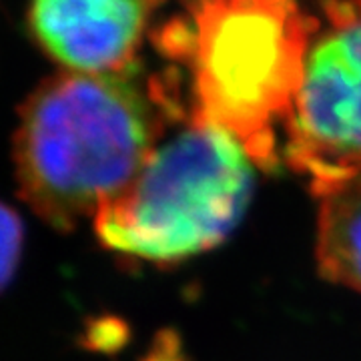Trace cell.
Wrapping results in <instances>:
<instances>
[{
	"instance_id": "1",
	"label": "cell",
	"mask_w": 361,
	"mask_h": 361,
	"mask_svg": "<svg viewBox=\"0 0 361 361\" xmlns=\"http://www.w3.org/2000/svg\"><path fill=\"white\" fill-rule=\"evenodd\" d=\"M167 104L129 75L61 73L20 109L14 141L20 193L59 229L94 217L155 151Z\"/></svg>"
},
{
	"instance_id": "3",
	"label": "cell",
	"mask_w": 361,
	"mask_h": 361,
	"mask_svg": "<svg viewBox=\"0 0 361 361\" xmlns=\"http://www.w3.org/2000/svg\"><path fill=\"white\" fill-rule=\"evenodd\" d=\"M253 165L227 130L193 116L94 215L97 235L116 253L165 265L209 251L243 217Z\"/></svg>"
},
{
	"instance_id": "5",
	"label": "cell",
	"mask_w": 361,
	"mask_h": 361,
	"mask_svg": "<svg viewBox=\"0 0 361 361\" xmlns=\"http://www.w3.org/2000/svg\"><path fill=\"white\" fill-rule=\"evenodd\" d=\"M155 0H32L28 25L68 73H127Z\"/></svg>"
},
{
	"instance_id": "2",
	"label": "cell",
	"mask_w": 361,
	"mask_h": 361,
	"mask_svg": "<svg viewBox=\"0 0 361 361\" xmlns=\"http://www.w3.org/2000/svg\"><path fill=\"white\" fill-rule=\"evenodd\" d=\"M315 30L297 0H197L187 49L193 116L227 130L253 163L273 167Z\"/></svg>"
},
{
	"instance_id": "6",
	"label": "cell",
	"mask_w": 361,
	"mask_h": 361,
	"mask_svg": "<svg viewBox=\"0 0 361 361\" xmlns=\"http://www.w3.org/2000/svg\"><path fill=\"white\" fill-rule=\"evenodd\" d=\"M317 197V265L325 279L361 293V167L311 183Z\"/></svg>"
},
{
	"instance_id": "7",
	"label": "cell",
	"mask_w": 361,
	"mask_h": 361,
	"mask_svg": "<svg viewBox=\"0 0 361 361\" xmlns=\"http://www.w3.org/2000/svg\"><path fill=\"white\" fill-rule=\"evenodd\" d=\"M23 223L11 207L0 203V289L13 279L23 251Z\"/></svg>"
},
{
	"instance_id": "4",
	"label": "cell",
	"mask_w": 361,
	"mask_h": 361,
	"mask_svg": "<svg viewBox=\"0 0 361 361\" xmlns=\"http://www.w3.org/2000/svg\"><path fill=\"white\" fill-rule=\"evenodd\" d=\"M285 133L310 183L361 167V0H327Z\"/></svg>"
}]
</instances>
